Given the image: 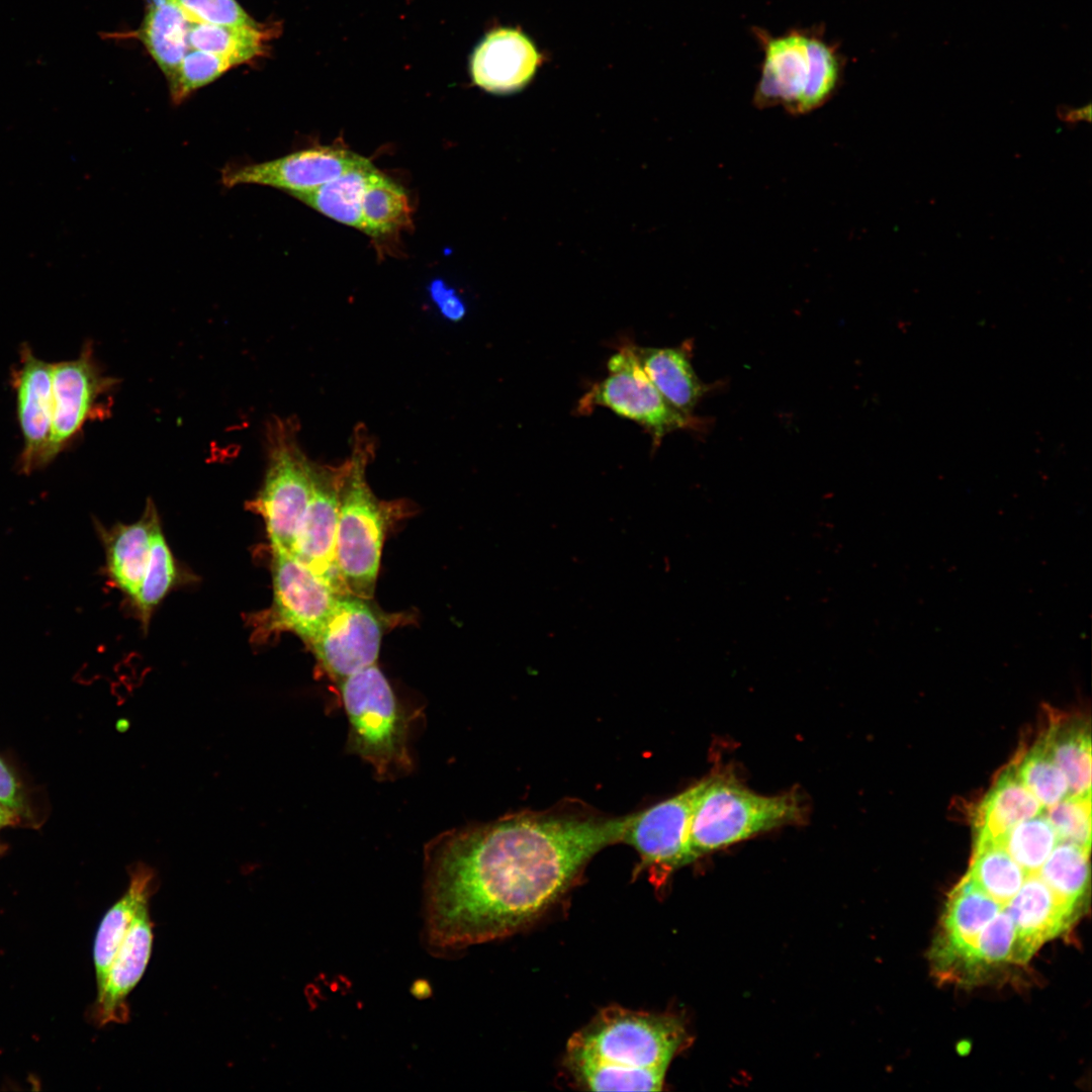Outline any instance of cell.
Returning a JSON list of instances; mask_svg holds the SVG:
<instances>
[{"label": "cell", "mask_w": 1092, "mask_h": 1092, "mask_svg": "<svg viewBox=\"0 0 1092 1092\" xmlns=\"http://www.w3.org/2000/svg\"><path fill=\"white\" fill-rule=\"evenodd\" d=\"M630 816L525 815L446 835L428 855L429 945L453 951L526 926L558 900L598 851L622 841Z\"/></svg>", "instance_id": "obj_1"}, {"label": "cell", "mask_w": 1092, "mask_h": 1092, "mask_svg": "<svg viewBox=\"0 0 1092 1092\" xmlns=\"http://www.w3.org/2000/svg\"><path fill=\"white\" fill-rule=\"evenodd\" d=\"M688 1038L676 1016L613 1006L570 1037L565 1067L587 1090L660 1091Z\"/></svg>", "instance_id": "obj_2"}, {"label": "cell", "mask_w": 1092, "mask_h": 1092, "mask_svg": "<svg viewBox=\"0 0 1092 1092\" xmlns=\"http://www.w3.org/2000/svg\"><path fill=\"white\" fill-rule=\"evenodd\" d=\"M375 453L374 440L363 424L355 429L350 466L340 496L336 561L348 594L371 600L380 567L384 537L402 503L380 500L366 473Z\"/></svg>", "instance_id": "obj_3"}, {"label": "cell", "mask_w": 1092, "mask_h": 1092, "mask_svg": "<svg viewBox=\"0 0 1092 1092\" xmlns=\"http://www.w3.org/2000/svg\"><path fill=\"white\" fill-rule=\"evenodd\" d=\"M763 49L753 102L804 114L824 105L841 80V58L817 32L792 30L771 36L758 32Z\"/></svg>", "instance_id": "obj_4"}, {"label": "cell", "mask_w": 1092, "mask_h": 1092, "mask_svg": "<svg viewBox=\"0 0 1092 1092\" xmlns=\"http://www.w3.org/2000/svg\"><path fill=\"white\" fill-rule=\"evenodd\" d=\"M690 827L694 860L709 852L775 828L799 823L805 815L800 794H756L728 775L704 779Z\"/></svg>", "instance_id": "obj_5"}, {"label": "cell", "mask_w": 1092, "mask_h": 1092, "mask_svg": "<svg viewBox=\"0 0 1092 1092\" xmlns=\"http://www.w3.org/2000/svg\"><path fill=\"white\" fill-rule=\"evenodd\" d=\"M338 685L349 720V751L369 762L380 777L394 768H410V718L377 663Z\"/></svg>", "instance_id": "obj_6"}, {"label": "cell", "mask_w": 1092, "mask_h": 1092, "mask_svg": "<svg viewBox=\"0 0 1092 1092\" xmlns=\"http://www.w3.org/2000/svg\"><path fill=\"white\" fill-rule=\"evenodd\" d=\"M298 421L274 417L267 424V468L251 508L265 522L272 550L293 554L311 496V465L298 438Z\"/></svg>", "instance_id": "obj_7"}, {"label": "cell", "mask_w": 1092, "mask_h": 1092, "mask_svg": "<svg viewBox=\"0 0 1092 1092\" xmlns=\"http://www.w3.org/2000/svg\"><path fill=\"white\" fill-rule=\"evenodd\" d=\"M609 375L582 396L579 413L605 406L641 425L658 446L667 434L696 429L703 421L675 408L657 390L640 366L632 345L621 347L608 361Z\"/></svg>", "instance_id": "obj_8"}, {"label": "cell", "mask_w": 1092, "mask_h": 1092, "mask_svg": "<svg viewBox=\"0 0 1092 1092\" xmlns=\"http://www.w3.org/2000/svg\"><path fill=\"white\" fill-rule=\"evenodd\" d=\"M271 571L272 603L255 616L253 639L262 642L292 632L307 641L342 594L291 553L272 550Z\"/></svg>", "instance_id": "obj_9"}, {"label": "cell", "mask_w": 1092, "mask_h": 1092, "mask_svg": "<svg viewBox=\"0 0 1092 1092\" xmlns=\"http://www.w3.org/2000/svg\"><path fill=\"white\" fill-rule=\"evenodd\" d=\"M367 601L349 594L340 596L321 627L304 642L317 666L337 682L377 663L390 621Z\"/></svg>", "instance_id": "obj_10"}, {"label": "cell", "mask_w": 1092, "mask_h": 1092, "mask_svg": "<svg viewBox=\"0 0 1092 1092\" xmlns=\"http://www.w3.org/2000/svg\"><path fill=\"white\" fill-rule=\"evenodd\" d=\"M53 419L49 463L79 438L91 421H104L111 413V392L117 380L106 375L90 342L79 356L53 364Z\"/></svg>", "instance_id": "obj_11"}, {"label": "cell", "mask_w": 1092, "mask_h": 1092, "mask_svg": "<svg viewBox=\"0 0 1092 1092\" xmlns=\"http://www.w3.org/2000/svg\"><path fill=\"white\" fill-rule=\"evenodd\" d=\"M704 781L646 810L631 814L622 841L637 850L641 868L665 874L694 860L690 848V827Z\"/></svg>", "instance_id": "obj_12"}, {"label": "cell", "mask_w": 1092, "mask_h": 1092, "mask_svg": "<svg viewBox=\"0 0 1092 1092\" xmlns=\"http://www.w3.org/2000/svg\"><path fill=\"white\" fill-rule=\"evenodd\" d=\"M349 466V458L337 465L312 461L311 496L293 552L295 557L342 595H348V592L337 566L336 536L341 490Z\"/></svg>", "instance_id": "obj_13"}, {"label": "cell", "mask_w": 1092, "mask_h": 1092, "mask_svg": "<svg viewBox=\"0 0 1092 1092\" xmlns=\"http://www.w3.org/2000/svg\"><path fill=\"white\" fill-rule=\"evenodd\" d=\"M363 158L341 148L312 147L261 163L229 164L221 170V184L269 186L294 195L317 188Z\"/></svg>", "instance_id": "obj_14"}, {"label": "cell", "mask_w": 1092, "mask_h": 1092, "mask_svg": "<svg viewBox=\"0 0 1092 1092\" xmlns=\"http://www.w3.org/2000/svg\"><path fill=\"white\" fill-rule=\"evenodd\" d=\"M52 373L53 363L39 359L30 346L23 344L11 383L23 439L18 463L24 473L49 464L53 419Z\"/></svg>", "instance_id": "obj_15"}, {"label": "cell", "mask_w": 1092, "mask_h": 1092, "mask_svg": "<svg viewBox=\"0 0 1092 1092\" xmlns=\"http://www.w3.org/2000/svg\"><path fill=\"white\" fill-rule=\"evenodd\" d=\"M542 55L519 28L500 27L488 32L470 58V74L480 88L506 94L524 88L542 65Z\"/></svg>", "instance_id": "obj_16"}, {"label": "cell", "mask_w": 1092, "mask_h": 1092, "mask_svg": "<svg viewBox=\"0 0 1092 1092\" xmlns=\"http://www.w3.org/2000/svg\"><path fill=\"white\" fill-rule=\"evenodd\" d=\"M1003 908L965 876L948 896L942 931L933 948L940 973L954 965L968 969L978 934Z\"/></svg>", "instance_id": "obj_17"}, {"label": "cell", "mask_w": 1092, "mask_h": 1092, "mask_svg": "<svg viewBox=\"0 0 1092 1092\" xmlns=\"http://www.w3.org/2000/svg\"><path fill=\"white\" fill-rule=\"evenodd\" d=\"M1016 932L1012 963H1025L1048 940L1067 930L1075 914L1036 873L1029 874L1005 905Z\"/></svg>", "instance_id": "obj_18"}, {"label": "cell", "mask_w": 1092, "mask_h": 1092, "mask_svg": "<svg viewBox=\"0 0 1092 1092\" xmlns=\"http://www.w3.org/2000/svg\"><path fill=\"white\" fill-rule=\"evenodd\" d=\"M145 906L129 927L97 995L96 1020L100 1025L122 1023L128 1018L126 997L142 979L153 947V928Z\"/></svg>", "instance_id": "obj_19"}, {"label": "cell", "mask_w": 1092, "mask_h": 1092, "mask_svg": "<svg viewBox=\"0 0 1092 1092\" xmlns=\"http://www.w3.org/2000/svg\"><path fill=\"white\" fill-rule=\"evenodd\" d=\"M129 884L124 894L110 907L98 927L93 960L97 995L102 991L113 959L139 912L154 893L157 876L153 868L138 861L128 869Z\"/></svg>", "instance_id": "obj_20"}, {"label": "cell", "mask_w": 1092, "mask_h": 1092, "mask_svg": "<svg viewBox=\"0 0 1092 1092\" xmlns=\"http://www.w3.org/2000/svg\"><path fill=\"white\" fill-rule=\"evenodd\" d=\"M160 524L156 507L148 500L140 520L121 524L106 534L107 570L113 583L133 601L148 565L151 541Z\"/></svg>", "instance_id": "obj_21"}, {"label": "cell", "mask_w": 1092, "mask_h": 1092, "mask_svg": "<svg viewBox=\"0 0 1092 1092\" xmlns=\"http://www.w3.org/2000/svg\"><path fill=\"white\" fill-rule=\"evenodd\" d=\"M643 371L675 408L693 416L699 401L711 389L697 375L688 348H651L632 345Z\"/></svg>", "instance_id": "obj_22"}, {"label": "cell", "mask_w": 1092, "mask_h": 1092, "mask_svg": "<svg viewBox=\"0 0 1092 1092\" xmlns=\"http://www.w3.org/2000/svg\"><path fill=\"white\" fill-rule=\"evenodd\" d=\"M1044 807L1019 779L1015 764L1006 767L983 800L977 816L976 842H1000L1018 823Z\"/></svg>", "instance_id": "obj_23"}, {"label": "cell", "mask_w": 1092, "mask_h": 1092, "mask_svg": "<svg viewBox=\"0 0 1092 1092\" xmlns=\"http://www.w3.org/2000/svg\"><path fill=\"white\" fill-rule=\"evenodd\" d=\"M189 21L171 0H151L136 36L169 81L188 50Z\"/></svg>", "instance_id": "obj_24"}, {"label": "cell", "mask_w": 1092, "mask_h": 1092, "mask_svg": "<svg viewBox=\"0 0 1092 1092\" xmlns=\"http://www.w3.org/2000/svg\"><path fill=\"white\" fill-rule=\"evenodd\" d=\"M374 169L373 164L363 158L317 188L292 196L338 222L362 231L361 201Z\"/></svg>", "instance_id": "obj_25"}, {"label": "cell", "mask_w": 1092, "mask_h": 1092, "mask_svg": "<svg viewBox=\"0 0 1092 1092\" xmlns=\"http://www.w3.org/2000/svg\"><path fill=\"white\" fill-rule=\"evenodd\" d=\"M362 232L376 241L412 225V208L402 187L378 169L371 173L361 201Z\"/></svg>", "instance_id": "obj_26"}, {"label": "cell", "mask_w": 1092, "mask_h": 1092, "mask_svg": "<svg viewBox=\"0 0 1092 1092\" xmlns=\"http://www.w3.org/2000/svg\"><path fill=\"white\" fill-rule=\"evenodd\" d=\"M1042 736L1053 759L1067 779L1069 794H1091V736L1085 723L1058 721Z\"/></svg>", "instance_id": "obj_27"}, {"label": "cell", "mask_w": 1092, "mask_h": 1092, "mask_svg": "<svg viewBox=\"0 0 1092 1092\" xmlns=\"http://www.w3.org/2000/svg\"><path fill=\"white\" fill-rule=\"evenodd\" d=\"M1028 875L1000 842L982 841L975 842L966 877L1005 907Z\"/></svg>", "instance_id": "obj_28"}, {"label": "cell", "mask_w": 1092, "mask_h": 1092, "mask_svg": "<svg viewBox=\"0 0 1092 1092\" xmlns=\"http://www.w3.org/2000/svg\"><path fill=\"white\" fill-rule=\"evenodd\" d=\"M1089 854L1090 848L1059 840L1036 872L1055 896L1074 914L1089 882Z\"/></svg>", "instance_id": "obj_29"}, {"label": "cell", "mask_w": 1092, "mask_h": 1092, "mask_svg": "<svg viewBox=\"0 0 1092 1092\" xmlns=\"http://www.w3.org/2000/svg\"><path fill=\"white\" fill-rule=\"evenodd\" d=\"M262 26H231L190 22L188 47L219 55L238 66L261 56L268 35Z\"/></svg>", "instance_id": "obj_30"}, {"label": "cell", "mask_w": 1092, "mask_h": 1092, "mask_svg": "<svg viewBox=\"0 0 1092 1092\" xmlns=\"http://www.w3.org/2000/svg\"><path fill=\"white\" fill-rule=\"evenodd\" d=\"M178 569L172 551L159 524L153 534L151 551L140 589L133 599L145 627L154 610L177 582Z\"/></svg>", "instance_id": "obj_31"}, {"label": "cell", "mask_w": 1092, "mask_h": 1092, "mask_svg": "<svg viewBox=\"0 0 1092 1092\" xmlns=\"http://www.w3.org/2000/svg\"><path fill=\"white\" fill-rule=\"evenodd\" d=\"M1014 764L1023 785L1044 808L1069 795L1067 779L1053 759L1042 735Z\"/></svg>", "instance_id": "obj_32"}, {"label": "cell", "mask_w": 1092, "mask_h": 1092, "mask_svg": "<svg viewBox=\"0 0 1092 1092\" xmlns=\"http://www.w3.org/2000/svg\"><path fill=\"white\" fill-rule=\"evenodd\" d=\"M1058 842V835L1042 812L1011 828L1001 844L1025 872L1033 874Z\"/></svg>", "instance_id": "obj_33"}, {"label": "cell", "mask_w": 1092, "mask_h": 1092, "mask_svg": "<svg viewBox=\"0 0 1092 1092\" xmlns=\"http://www.w3.org/2000/svg\"><path fill=\"white\" fill-rule=\"evenodd\" d=\"M233 67L229 59L219 55L187 51L176 73L168 81L172 101L181 103L192 92L213 82Z\"/></svg>", "instance_id": "obj_34"}, {"label": "cell", "mask_w": 1092, "mask_h": 1092, "mask_svg": "<svg viewBox=\"0 0 1092 1092\" xmlns=\"http://www.w3.org/2000/svg\"><path fill=\"white\" fill-rule=\"evenodd\" d=\"M1043 813L1059 840L1091 848V794H1069Z\"/></svg>", "instance_id": "obj_35"}, {"label": "cell", "mask_w": 1092, "mask_h": 1092, "mask_svg": "<svg viewBox=\"0 0 1092 1092\" xmlns=\"http://www.w3.org/2000/svg\"><path fill=\"white\" fill-rule=\"evenodd\" d=\"M1015 938L1014 923L1003 908L978 934L969 958L968 969L976 970L979 966L1012 962Z\"/></svg>", "instance_id": "obj_36"}, {"label": "cell", "mask_w": 1092, "mask_h": 1092, "mask_svg": "<svg viewBox=\"0 0 1092 1092\" xmlns=\"http://www.w3.org/2000/svg\"><path fill=\"white\" fill-rule=\"evenodd\" d=\"M190 22L259 26L236 0H171Z\"/></svg>", "instance_id": "obj_37"}, {"label": "cell", "mask_w": 1092, "mask_h": 1092, "mask_svg": "<svg viewBox=\"0 0 1092 1092\" xmlns=\"http://www.w3.org/2000/svg\"><path fill=\"white\" fill-rule=\"evenodd\" d=\"M0 802L20 818L32 819L23 787L10 765L0 756Z\"/></svg>", "instance_id": "obj_38"}, {"label": "cell", "mask_w": 1092, "mask_h": 1092, "mask_svg": "<svg viewBox=\"0 0 1092 1092\" xmlns=\"http://www.w3.org/2000/svg\"><path fill=\"white\" fill-rule=\"evenodd\" d=\"M1059 117L1065 122L1074 124L1080 120H1086L1087 122H1090V106L1083 107L1079 110H1067L1066 112L1061 110L1059 112Z\"/></svg>", "instance_id": "obj_39"}, {"label": "cell", "mask_w": 1092, "mask_h": 1092, "mask_svg": "<svg viewBox=\"0 0 1092 1092\" xmlns=\"http://www.w3.org/2000/svg\"><path fill=\"white\" fill-rule=\"evenodd\" d=\"M20 817L0 802V829L20 822Z\"/></svg>", "instance_id": "obj_40"}, {"label": "cell", "mask_w": 1092, "mask_h": 1092, "mask_svg": "<svg viewBox=\"0 0 1092 1092\" xmlns=\"http://www.w3.org/2000/svg\"><path fill=\"white\" fill-rule=\"evenodd\" d=\"M129 725H130V724H129V722H128V721H127L126 719H121V720L119 721V725L117 726V728H118V729H119L120 731H124V730H127V729L129 728Z\"/></svg>", "instance_id": "obj_41"}, {"label": "cell", "mask_w": 1092, "mask_h": 1092, "mask_svg": "<svg viewBox=\"0 0 1092 1092\" xmlns=\"http://www.w3.org/2000/svg\"><path fill=\"white\" fill-rule=\"evenodd\" d=\"M6 850V846L0 843V855Z\"/></svg>", "instance_id": "obj_42"}]
</instances>
